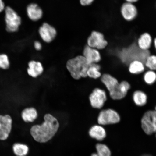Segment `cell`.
Listing matches in <instances>:
<instances>
[{
	"label": "cell",
	"instance_id": "cell-1",
	"mask_svg": "<svg viewBox=\"0 0 156 156\" xmlns=\"http://www.w3.org/2000/svg\"><path fill=\"white\" fill-rule=\"evenodd\" d=\"M44 118V122L41 125L33 126L30 129L31 135L35 141L41 143L51 140L59 127L57 119L52 115L47 114Z\"/></svg>",
	"mask_w": 156,
	"mask_h": 156
},
{
	"label": "cell",
	"instance_id": "cell-2",
	"mask_svg": "<svg viewBox=\"0 0 156 156\" xmlns=\"http://www.w3.org/2000/svg\"><path fill=\"white\" fill-rule=\"evenodd\" d=\"M116 54L123 64L128 66L130 62L135 60H139L145 63L146 58L151 54L149 50H142L138 47L136 41L124 47L115 50Z\"/></svg>",
	"mask_w": 156,
	"mask_h": 156
},
{
	"label": "cell",
	"instance_id": "cell-3",
	"mask_svg": "<svg viewBox=\"0 0 156 156\" xmlns=\"http://www.w3.org/2000/svg\"><path fill=\"white\" fill-rule=\"evenodd\" d=\"M90 65L83 56H78L68 60L67 68L72 77L79 80L87 76V71Z\"/></svg>",
	"mask_w": 156,
	"mask_h": 156
},
{
	"label": "cell",
	"instance_id": "cell-4",
	"mask_svg": "<svg viewBox=\"0 0 156 156\" xmlns=\"http://www.w3.org/2000/svg\"><path fill=\"white\" fill-rule=\"evenodd\" d=\"M142 130L146 134L151 135L156 133V112L154 110L146 111L141 120Z\"/></svg>",
	"mask_w": 156,
	"mask_h": 156
},
{
	"label": "cell",
	"instance_id": "cell-5",
	"mask_svg": "<svg viewBox=\"0 0 156 156\" xmlns=\"http://www.w3.org/2000/svg\"><path fill=\"white\" fill-rule=\"evenodd\" d=\"M121 119L120 114L116 110L109 108L101 111L97 120L100 125L107 126L119 123Z\"/></svg>",
	"mask_w": 156,
	"mask_h": 156
},
{
	"label": "cell",
	"instance_id": "cell-6",
	"mask_svg": "<svg viewBox=\"0 0 156 156\" xmlns=\"http://www.w3.org/2000/svg\"><path fill=\"white\" fill-rule=\"evenodd\" d=\"M6 29L9 32H15L18 30L21 24V19L16 12L8 6L5 9Z\"/></svg>",
	"mask_w": 156,
	"mask_h": 156
},
{
	"label": "cell",
	"instance_id": "cell-7",
	"mask_svg": "<svg viewBox=\"0 0 156 156\" xmlns=\"http://www.w3.org/2000/svg\"><path fill=\"white\" fill-rule=\"evenodd\" d=\"M87 45L98 50H104L107 48L108 42L102 32L93 31L87 40Z\"/></svg>",
	"mask_w": 156,
	"mask_h": 156
},
{
	"label": "cell",
	"instance_id": "cell-8",
	"mask_svg": "<svg viewBox=\"0 0 156 156\" xmlns=\"http://www.w3.org/2000/svg\"><path fill=\"white\" fill-rule=\"evenodd\" d=\"M107 97L106 91L102 89L95 88L90 95L89 100L93 108L100 109L104 106Z\"/></svg>",
	"mask_w": 156,
	"mask_h": 156
},
{
	"label": "cell",
	"instance_id": "cell-9",
	"mask_svg": "<svg viewBox=\"0 0 156 156\" xmlns=\"http://www.w3.org/2000/svg\"><path fill=\"white\" fill-rule=\"evenodd\" d=\"M131 85L128 81H122L119 83L114 90L109 93L111 98L115 101L122 100L127 95Z\"/></svg>",
	"mask_w": 156,
	"mask_h": 156
},
{
	"label": "cell",
	"instance_id": "cell-10",
	"mask_svg": "<svg viewBox=\"0 0 156 156\" xmlns=\"http://www.w3.org/2000/svg\"><path fill=\"white\" fill-rule=\"evenodd\" d=\"M12 119L9 115H0V140H7L12 129Z\"/></svg>",
	"mask_w": 156,
	"mask_h": 156
},
{
	"label": "cell",
	"instance_id": "cell-11",
	"mask_svg": "<svg viewBox=\"0 0 156 156\" xmlns=\"http://www.w3.org/2000/svg\"><path fill=\"white\" fill-rule=\"evenodd\" d=\"M120 13L125 20L130 22L137 17L138 10L134 4L125 2L121 7Z\"/></svg>",
	"mask_w": 156,
	"mask_h": 156
},
{
	"label": "cell",
	"instance_id": "cell-12",
	"mask_svg": "<svg viewBox=\"0 0 156 156\" xmlns=\"http://www.w3.org/2000/svg\"><path fill=\"white\" fill-rule=\"evenodd\" d=\"M39 32L41 38L47 43L52 41L55 38L57 33L55 28L47 23H44L40 27Z\"/></svg>",
	"mask_w": 156,
	"mask_h": 156
},
{
	"label": "cell",
	"instance_id": "cell-13",
	"mask_svg": "<svg viewBox=\"0 0 156 156\" xmlns=\"http://www.w3.org/2000/svg\"><path fill=\"white\" fill-rule=\"evenodd\" d=\"M83 54V56L90 64L98 63L102 59V56L99 50L87 45L84 48Z\"/></svg>",
	"mask_w": 156,
	"mask_h": 156
},
{
	"label": "cell",
	"instance_id": "cell-14",
	"mask_svg": "<svg viewBox=\"0 0 156 156\" xmlns=\"http://www.w3.org/2000/svg\"><path fill=\"white\" fill-rule=\"evenodd\" d=\"M153 40L151 35L147 32L142 34L137 39L138 47L142 50H149L153 44Z\"/></svg>",
	"mask_w": 156,
	"mask_h": 156
},
{
	"label": "cell",
	"instance_id": "cell-15",
	"mask_svg": "<svg viewBox=\"0 0 156 156\" xmlns=\"http://www.w3.org/2000/svg\"><path fill=\"white\" fill-rule=\"evenodd\" d=\"M27 12L31 20L37 21L42 18L43 12L41 8L35 3H31L27 7Z\"/></svg>",
	"mask_w": 156,
	"mask_h": 156
},
{
	"label": "cell",
	"instance_id": "cell-16",
	"mask_svg": "<svg viewBox=\"0 0 156 156\" xmlns=\"http://www.w3.org/2000/svg\"><path fill=\"white\" fill-rule=\"evenodd\" d=\"M101 81L109 93L114 90L119 83L116 77L109 73H105L101 76Z\"/></svg>",
	"mask_w": 156,
	"mask_h": 156
},
{
	"label": "cell",
	"instance_id": "cell-17",
	"mask_svg": "<svg viewBox=\"0 0 156 156\" xmlns=\"http://www.w3.org/2000/svg\"><path fill=\"white\" fill-rule=\"evenodd\" d=\"M89 133L91 138L98 141H102L107 136L106 130L100 125H96L91 127Z\"/></svg>",
	"mask_w": 156,
	"mask_h": 156
},
{
	"label": "cell",
	"instance_id": "cell-18",
	"mask_svg": "<svg viewBox=\"0 0 156 156\" xmlns=\"http://www.w3.org/2000/svg\"><path fill=\"white\" fill-rule=\"evenodd\" d=\"M29 68L27 73L30 76L36 78L41 74L44 71V68L40 62L33 60L29 62Z\"/></svg>",
	"mask_w": 156,
	"mask_h": 156
},
{
	"label": "cell",
	"instance_id": "cell-19",
	"mask_svg": "<svg viewBox=\"0 0 156 156\" xmlns=\"http://www.w3.org/2000/svg\"><path fill=\"white\" fill-rule=\"evenodd\" d=\"M132 99L136 106L142 107L147 104L148 97L144 91L136 90L134 91L132 95Z\"/></svg>",
	"mask_w": 156,
	"mask_h": 156
},
{
	"label": "cell",
	"instance_id": "cell-20",
	"mask_svg": "<svg viewBox=\"0 0 156 156\" xmlns=\"http://www.w3.org/2000/svg\"><path fill=\"white\" fill-rule=\"evenodd\" d=\"M146 69L145 64L139 60H135L130 62L128 66V70L133 75H139L144 73Z\"/></svg>",
	"mask_w": 156,
	"mask_h": 156
},
{
	"label": "cell",
	"instance_id": "cell-21",
	"mask_svg": "<svg viewBox=\"0 0 156 156\" xmlns=\"http://www.w3.org/2000/svg\"><path fill=\"white\" fill-rule=\"evenodd\" d=\"M37 116V110L32 107L25 108L21 113V117L23 120L26 122H34Z\"/></svg>",
	"mask_w": 156,
	"mask_h": 156
},
{
	"label": "cell",
	"instance_id": "cell-22",
	"mask_svg": "<svg viewBox=\"0 0 156 156\" xmlns=\"http://www.w3.org/2000/svg\"><path fill=\"white\" fill-rule=\"evenodd\" d=\"M13 151L17 156H26L29 151V147L25 144L15 143L12 147Z\"/></svg>",
	"mask_w": 156,
	"mask_h": 156
},
{
	"label": "cell",
	"instance_id": "cell-23",
	"mask_svg": "<svg viewBox=\"0 0 156 156\" xmlns=\"http://www.w3.org/2000/svg\"><path fill=\"white\" fill-rule=\"evenodd\" d=\"M101 69V66L97 63L91 64L87 71V76L94 79L100 77L102 76Z\"/></svg>",
	"mask_w": 156,
	"mask_h": 156
},
{
	"label": "cell",
	"instance_id": "cell-24",
	"mask_svg": "<svg viewBox=\"0 0 156 156\" xmlns=\"http://www.w3.org/2000/svg\"><path fill=\"white\" fill-rule=\"evenodd\" d=\"M145 83L148 85H153L156 82V73L155 71L148 70L143 76Z\"/></svg>",
	"mask_w": 156,
	"mask_h": 156
},
{
	"label": "cell",
	"instance_id": "cell-25",
	"mask_svg": "<svg viewBox=\"0 0 156 156\" xmlns=\"http://www.w3.org/2000/svg\"><path fill=\"white\" fill-rule=\"evenodd\" d=\"M96 149L98 156H111L112 153L110 149L105 144L100 143L97 144Z\"/></svg>",
	"mask_w": 156,
	"mask_h": 156
},
{
	"label": "cell",
	"instance_id": "cell-26",
	"mask_svg": "<svg viewBox=\"0 0 156 156\" xmlns=\"http://www.w3.org/2000/svg\"><path fill=\"white\" fill-rule=\"evenodd\" d=\"M145 67L149 70L156 71V55L151 54L146 58L145 63Z\"/></svg>",
	"mask_w": 156,
	"mask_h": 156
},
{
	"label": "cell",
	"instance_id": "cell-27",
	"mask_svg": "<svg viewBox=\"0 0 156 156\" xmlns=\"http://www.w3.org/2000/svg\"><path fill=\"white\" fill-rule=\"evenodd\" d=\"M10 62L8 56L5 54H0V68L7 69L9 68Z\"/></svg>",
	"mask_w": 156,
	"mask_h": 156
},
{
	"label": "cell",
	"instance_id": "cell-28",
	"mask_svg": "<svg viewBox=\"0 0 156 156\" xmlns=\"http://www.w3.org/2000/svg\"><path fill=\"white\" fill-rule=\"evenodd\" d=\"M94 0H80V2L82 5L87 6L90 5Z\"/></svg>",
	"mask_w": 156,
	"mask_h": 156
},
{
	"label": "cell",
	"instance_id": "cell-29",
	"mask_svg": "<svg viewBox=\"0 0 156 156\" xmlns=\"http://www.w3.org/2000/svg\"><path fill=\"white\" fill-rule=\"evenodd\" d=\"M34 46L36 49L37 50H40L41 49L42 45L40 42L38 41L35 42L34 44Z\"/></svg>",
	"mask_w": 156,
	"mask_h": 156
},
{
	"label": "cell",
	"instance_id": "cell-30",
	"mask_svg": "<svg viewBox=\"0 0 156 156\" xmlns=\"http://www.w3.org/2000/svg\"><path fill=\"white\" fill-rule=\"evenodd\" d=\"M5 9V3L3 0H0V13H1Z\"/></svg>",
	"mask_w": 156,
	"mask_h": 156
},
{
	"label": "cell",
	"instance_id": "cell-31",
	"mask_svg": "<svg viewBox=\"0 0 156 156\" xmlns=\"http://www.w3.org/2000/svg\"><path fill=\"white\" fill-rule=\"evenodd\" d=\"M138 1H139V0H124L125 2H126L133 4L136 3Z\"/></svg>",
	"mask_w": 156,
	"mask_h": 156
},
{
	"label": "cell",
	"instance_id": "cell-32",
	"mask_svg": "<svg viewBox=\"0 0 156 156\" xmlns=\"http://www.w3.org/2000/svg\"><path fill=\"white\" fill-rule=\"evenodd\" d=\"M91 156H98L97 153H94L92 154Z\"/></svg>",
	"mask_w": 156,
	"mask_h": 156
},
{
	"label": "cell",
	"instance_id": "cell-33",
	"mask_svg": "<svg viewBox=\"0 0 156 156\" xmlns=\"http://www.w3.org/2000/svg\"><path fill=\"white\" fill-rule=\"evenodd\" d=\"M141 156H153L151 155L148 154H144L142 155Z\"/></svg>",
	"mask_w": 156,
	"mask_h": 156
},
{
	"label": "cell",
	"instance_id": "cell-34",
	"mask_svg": "<svg viewBox=\"0 0 156 156\" xmlns=\"http://www.w3.org/2000/svg\"><path fill=\"white\" fill-rule=\"evenodd\" d=\"M154 110L155 111V112H156V106H155V110Z\"/></svg>",
	"mask_w": 156,
	"mask_h": 156
},
{
	"label": "cell",
	"instance_id": "cell-35",
	"mask_svg": "<svg viewBox=\"0 0 156 156\" xmlns=\"http://www.w3.org/2000/svg\"></svg>",
	"mask_w": 156,
	"mask_h": 156
},
{
	"label": "cell",
	"instance_id": "cell-36",
	"mask_svg": "<svg viewBox=\"0 0 156 156\" xmlns=\"http://www.w3.org/2000/svg\"></svg>",
	"mask_w": 156,
	"mask_h": 156
}]
</instances>
